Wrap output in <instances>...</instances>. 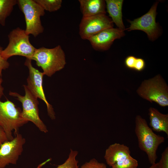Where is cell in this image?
Segmentation results:
<instances>
[{
  "mask_svg": "<svg viewBox=\"0 0 168 168\" xmlns=\"http://www.w3.org/2000/svg\"><path fill=\"white\" fill-rule=\"evenodd\" d=\"M3 80L2 78L0 77V99L2 98L4 95V88L2 85Z\"/></svg>",
  "mask_w": 168,
  "mask_h": 168,
  "instance_id": "4316f807",
  "label": "cell"
},
{
  "mask_svg": "<svg viewBox=\"0 0 168 168\" xmlns=\"http://www.w3.org/2000/svg\"><path fill=\"white\" fill-rule=\"evenodd\" d=\"M145 63L142 58H137L134 64L133 69L138 71H141L145 68Z\"/></svg>",
  "mask_w": 168,
  "mask_h": 168,
  "instance_id": "cb8c5ba5",
  "label": "cell"
},
{
  "mask_svg": "<svg viewBox=\"0 0 168 168\" xmlns=\"http://www.w3.org/2000/svg\"><path fill=\"white\" fill-rule=\"evenodd\" d=\"M156 165V163H155L152 165L149 168H155Z\"/></svg>",
  "mask_w": 168,
  "mask_h": 168,
  "instance_id": "83f0119b",
  "label": "cell"
},
{
  "mask_svg": "<svg viewBox=\"0 0 168 168\" xmlns=\"http://www.w3.org/2000/svg\"><path fill=\"white\" fill-rule=\"evenodd\" d=\"M158 2L152 7L148 12L140 17L133 21L128 20L130 23V26L125 29L128 31L139 30L146 33L149 39L153 41L159 36L160 29L156 21V9Z\"/></svg>",
  "mask_w": 168,
  "mask_h": 168,
  "instance_id": "9c48e42d",
  "label": "cell"
},
{
  "mask_svg": "<svg viewBox=\"0 0 168 168\" xmlns=\"http://www.w3.org/2000/svg\"><path fill=\"white\" fill-rule=\"evenodd\" d=\"M23 87L25 91L24 96L15 92L10 91L9 94L21 103L22 118L28 122H32L41 132L47 133L48 132L47 127L39 116L38 98L31 92L26 85H24Z\"/></svg>",
  "mask_w": 168,
  "mask_h": 168,
  "instance_id": "8992f818",
  "label": "cell"
},
{
  "mask_svg": "<svg viewBox=\"0 0 168 168\" xmlns=\"http://www.w3.org/2000/svg\"><path fill=\"white\" fill-rule=\"evenodd\" d=\"M123 0H106V8L109 16L118 28L124 31L125 28L122 20Z\"/></svg>",
  "mask_w": 168,
  "mask_h": 168,
  "instance_id": "2e32d148",
  "label": "cell"
},
{
  "mask_svg": "<svg viewBox=\"0 0 168 168\" xmlns=\"http://www.w3.org/2000/svg\"><path fill=\"white\" fill-rule=\"evenodd\" d=\"M129 148L124 144L114 143L110 145L105 150L104 158L110 167L117 161L130 156Z\"/></svg>",
  "mask_w": 168,
  "mask_h": 168,
  "instance_id": "4fadbf2b",
  "label": "cell"
},
{
  "mask_svg": "<svg viewBox=\"0 0 168 168\" xmlns=\"http://www.w3.org/2000/svg\"><path fill=\"white\" fill-rule=\"evenodd\" d=\"M17 4L25 16L26 34L36 37L42 33L44 28L40 17L44 15L45 11L34 0H18Z\"/></svg>",
  "mask_w": 168,
  "mask_h": 168,
  "instance_id": "52a82bcc",
  "label": "cell"
},
{
  "mask_svg": "<svg viewBox=\"0 0 168 168\" xmlns=\"http://www.w3.org/2000/svg\"><path fill=\"white\" fill-rule=\"evenodd\" d=\"M79 168H107L104 163H100L95 158L85 162Z\"/></svg>",
  "mask_w": 168,
  "mask_h": 168,
  "instance_id": "44dd1931",
  "label": "cell"
},
{
  "mask_svg": "<svg viewBox=\"0 0 168 168\" xmlns=\"http://www.w3.org/2000/svg\"><path fill=\"white\" fill-rule=\"evenodd\" d=\"M113 27V22L106 14L82 17L79 25V35L82 39L88 40L101 31Z\"/></svg>",
  "mask_w": 168,
  "mask_h": 168,
  "instance_id": "8fae6325",
  "label": "cell"
},
{
  "mask_svg": "<svg viewBox=\"0 0 168 168\" xmlns=\"http://www.w3.org/2000/svg\"><path fill=\"white\" fill-rule=\"evenodd\" d=\"M9 43L2 52L6 60L16 55L25 57L32 60L35 48L30 43L29 35L19 27L12 30L8 35Z\"/></svg>",
  "mask_w": 168,
  "mask_h": 168,
  "instance_id": "3957f363",
  "label": "cell"
},
{
  "mask_svg": "<svg viewBox=\"0 0 168 168\" xmlns=\"http://www.w3.org/2000/svg\"><path fill=\"white\" fill-rule=\"evenodd\" d=\"M78 152L71 149L68 157L63 164L58 166L56 168H79L78 161L77 159Z\"/></svg>",
  "mask_w": 168,
  "mask_h": 168,
  "instance_id": "d6986e66",
  "label": "cell"
},
{
  "mask_svg": "<svg viewBox=\"0 0 168 168\" xmlns=\"http://www.w3.org/2000/svg\"><path fill=\"white\" fill-rule=\"evenodd\" d=\"M82 17L106 14V3L103 0H79Z\"/></svg>",
  "mask_w": 168,
  "mask_h": 168,
  "instance_id": "5bb4252c",
  "label": "cell"
},
{
  "mask_svg": "<svg viewBox=\"0 0 168 168\" xmlns=\"http://www.w3.org/2000/svg\"><path fill=\"white\" fill-rule=\"evenodd\" d=\"M32 60L42 68L44 75L49 77L63 69L66 64L65 54L60 45L53 48L36 49Z\"/></svg>",
  "mask_w": 168,
  "mask_h": 168,
  "instance_id": "7a4b0ae2",
  "label": "cell"
},
{
  "mask_svg": "<svg viewBox=\"0 0 168 168\" xmlns=\"http://www.w3.org/2000/svg\"><path fill=\"white\" fill-rule=\"evenodd\" d=\"M2 48L0 46V77L2 75L3 70L8 68L9 66V63L7 60L5 59L2 56V52L3 50Z\"/></svg>",
  "mask_w": 168,
  "mask_h": 168,
  "instance_id": "603a6c76",
  "label": "cell"
},
{
  "mask_svg": "<svg viewBox=\"0 0 168 168\" xmlns=\"http://www.w3.org/2000/svg\"><path fill=\"white\" fill-rule=\"evenodd\" d=\"M41 168V166L39 165V166L36 168Z\"/></svg>",
  "mask_w": 168,
  "mask_h": 168,
  "instance_id": "f1b7e54d",
  "label": "cell"
},
{
  "mask_svg": "<svg viewBox=\"0 0 168 168\" xmlns=\"http://www.w3.org/2000/svg\"><path fill=\"white\" fill-rule=\"evenodd\" d=\"M21 111L11 101L0 100V125L4 129L8 140L14 137L12 132H18L20 128L28 122L24 119L21 115Z\"/></svg>",
  "mask_w": 168,
  "mask_h": 168,
  "instance_id": "5b68a950",
  "label": "cell"
},
{
  "mask_svg": "<svg viewBox=\"0 0 168 168\" xmlns=\"http://www.w3.org/2000/svg\"><path fill=\"white\" fill-rule=\"evenodd\" d=\"M45 11L50 12L59 10L62 6V0H34Z\"/></svg>",
  "mask_w": 168,
  "mask_h": 168,
  "instance_id": "ac0fdd59",
  "label": "cell"
},
{
  "mask_svg": "<svg viewBox=\"0 0 168 168\" xmlns=\"http://www.w3.org/2000/svg\"><path fill=\"white\" fill-rule=\"evenodd\" d=\"M124 31L113 27L103 30L89 38L93 48L97 51H105L110 49L114 41L124 36Z\"/></svg>",
  "mask_w": 168,
  "mask_h": 168,
  "instance_id": "7c38bea8",
  "label": "cell"
},
{
  "mask_svg": "<svg viewBox=\"0 0 168 168\" xmlns=\"http://www.w3.org/2000/svg\"><path fill=\"white\" fill-rule=\"evenodd\" d=\"M159 162L156 163L155 168H168V147H167L161 154Z\"/></svg>",
  "mask_w": 168,
  "mask_h": 168,
  "instance_id": "7402d4cb",
  "label": "cell"
},
{
  "mask_svg": "<svg viewBox=\"0 0 168 168\" xmlns=\"http://www.w3.org/2000/svg\"><path fill=\"white\" fill-rule=\"evenodd\" d=\"M138 161L131 155L112 165L111 168H137Z\"/></svg>",
  "mask_w": 168,
  "mask_h": 168,
  "instance_id": "ffe728a7",
  "label": "cell"
},
{
  "mask_svg": "<svg viewBox=\"0 0 168 168\" xmlns=\"http://www.w3.org/2000/svg\"><path fill=\"white\" fill-rule=\"evenodd\" d=\"M149 125L152 130L163 132L168 136V114L161 113L156 109L150 107L149 109Z\"/></svg>",
  "mask_w": 168,
  "mask_h": 168,
  "instance_id": "9a60e30c",
  "label": "cell"
},
{
  "mask_svg": "<svg viewBox=\"0 0 168 168\" xmlns=\"http://www.w3.org/2000/svg\"><path fill=\"white\" fill-rule=\"evenodd\" d=\"M137 92L151 103L154 102L163 107L168 105V87L160 74L142 82Z\"/></svg>",
  "mask_w": 168,
  "mask_h": 168,
  "instance_id": "277c9868",
  "label": "cell"
},
{
  "mask_svg": "<svg viewBox=\"0 0 168 168\" xmlns=\"http://www.w3.org/2000/svg\"><path fill=\"white\" fill-rule=\"evenodd\" d=\"M17 3L16 0H0V24L2 26H5L6 19Z\"/></svg>",
  "mask_w": 168,
  "mask_h": 168,
  "instance_id": "e0dca14e",
  "label": "cell"
},
{
  "mask_svg": "<svg viewBox=\"0 0 168 168\" xmlns=\"http://www.w3.org/2000/svg\"><path fill=\"white\" fill-rule=\"evenodd\" d=\"M136 58L133 56H129L127 57L124 61L125 66L129 69H133Z\"/></svg>",
  "mask_w": 168,
  "mask_h": 168,
  "instance_id": "d4e9b609",
  "label": "cell"
},
{
  "mask_svg": "<svg viewBox=\"0 0 168 168\" xmlns=\"http://www.w3.org/2000/svg\"><path fill=\"white\" fill-rule=\"evenodd\" d=\"M15 135L12 139L4 142L0 147V168L16 164L23 152L26 139L18 132Z\"/></svg>",
  "mask_w": 168,
  "mask_h": 168,
  "instance_id": "30bf717a",
  "label": "cell"
},
{
  "mask_svg": "<svg viewBox=\"0 0 168 168\" xmlns=\"http://www.w3.org/2000/svg\"><path fill=\"white\" fill-rule=\"evenodd\" d=\"M24 64L29 70V75L27 79V84L26 85L27 88L35 97L45 102L49 116L52 119H55L53 108L47 100L43 90L42 84L44 74L33 66L31 59L26 58Z\"/></svg>",
  "mask_w": 168,
  "mask_h": 168,
  "instance_id": "ba28073f",
  "label": "cell"
},
{
  "mask_svg": "<svg viewBox=\"0 0 168 168\" xmlns=\"http://www.w3.org/2000/svg\"><path fill=\"white\" fill-rule=\"evenodd\" d=\"M8 141L6 134L2 127L0 125V147L4 142Z\"/></svg>",
  "mask_w": 168,
  "mask_h": 168,
  "instance_id": "484cf974",
  "label": "cell"
},
{
  "mask_svg": "<svg viewBox=\"0 0 168 168\" xmlns=\"http://www.w3.org/2000/svg\"><path fill=\"white\" fill-rule=\"evenodd\" d=\"M135 132L140 149L147 156L151 164L155 163L159 146L165 142V138L154 133L148 126L146 120L139 115L135 118Z\"/></svg>",
  "mask_w": 168,
  "mask_h": 168,
  "instance_id": "6da1fadb",
  "label": "cell"
}]
</instances>
